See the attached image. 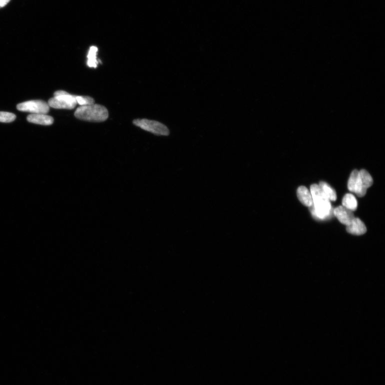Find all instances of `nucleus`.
<instances>
[{"label": "nucleus", "mask_w": 385, "mask_h": 385, "mask_svg": "<svg viewBox=\"0 0 385 385\" xmlns=\"http://www.w3.org/2000/svg\"><path fill=\"white\" fill-rule=\"evenodd\" d=\"M313 204L310 207L312 216L318 220H324L332 218L334 210L330 200L318 186L313 184L310 187Z\"/></svg>", "instance_id": "1"}, {"label": "nucleus", "mask_w": 385, "mask_h": 385, "mask_svg": "<svg viewBox=\"0 0 385 385\" xmlns=\"http://www.w3.org/2000/svg\"><path fill=\"white\" fill-rule=\"evenodd\" d=\"M75 117L80 120L91 122H102L109 116L106 108L99 104L80 106L74 112Z\"/></svg>", "instance_id": "2"}, {"label": "nucleus", "mask_w": 385, "mask_h": 385, "mask_svg": "<svg viewBox=\"0 0 385 385\" xmlns=\"http://www.w3.org/2000/svg\"><path fill=\"white\" fill-rule=\"evenodd\" d=\"M50 107L55 109L73 110L77 104L76 96L64 90L55 92L54 97L49 100Z\"/></svg>", "instance_id": "3"}, {"label": "nucleus", "mask_w": 385, "mask_h": 385, "mask_svg": "<svg viewBox=\"0 0 385 385\" xmlns=\"http://www.w3.org/2000/svg\"><path fill=\"white\" fill-rule=\"evenodd\" d=\"M134 124L142 130L157 136H167L170 134L168 128L162 123L157 121L147 119H138L134 121Z\"/></svg>", "instance_id": "4"}, {"label": "nucleus", "mask_w": 385, "mask_h": 385, "mask_svg": "<svg viewBox=\"0 0 385 385\" xmlns=\"http://www.w3.org/2000/svg\"><path fill=\"white\" fill-rule=\"evenodd\" d=\"M17 109L21 112L34 114H47L50 111V106L48 103L42 100H33L18 104Z\"/></svg>", "instance_id": "5"}, {"label": "nucleus", "mask_w": 385, "mask_h": 385, "mask_svg": "<svg viewBox=\"0 0 385 385\" xmlns=\"http://www.w3.org/2000/svg\"><path fill=\"white\" fill-rule=\"evenodd\" d=\"M334 214L342 224L346 226L350 225L353 220L356 218L352 211L342 206L334 210Z\"/></svg>", "instance_id": "6"}, {"label": "nucleus", "mask_w": 385, "mask_h": 385, "mask_svg": "<svg viewBox=\"0 0 385 385\" xmlns=\"http://www.w3.org/2000/svg\"><path fill=\"white\" fill-rule=\"evenodd\" d=\"M346 230L352 234L361 236L365 234L367 230L362 221L358 218H355L350 225L346 226Z\"/></svg>", "instance_id": "7"}, {"label": "nucleus", "mask_w": 385, "mask_h": 385, "mask_svg": "<svg viewBox=\"0 0 385 385\" xmlns=\"http://www.w3.org/2000/svg\"><path fill=\"white\" fill-rule=\"evenodd\" d=\"M27 120L34 124L43 126H50L54 122L53 118L50 116L42 114H30L27 118Z\"/></svg>", "instance_id": "8"}, {"label": "nucleus", "mask_w": 385, "mask_h": 385, "mask_svg": "<svg viewBox=\"0 0 385 385\" xmlns=\"http://www.w3.org/2000/svg\"><path fill=\"white\" fill-rule=\"evenodd\" d=\"M297 196L300 202L304 205L310 207L313 204L311 192L304 186H300L297 190Z\"/></svg>", "instance_id": "9"}, {"label": "nucleus", "mask_w": 385, "mask_h": 385, "mask_svg": "<svg viewBox=\"0 0 385 385\" xmlns=\"http://www.w3.org/2000/svg\"><path fill=\"white\" fill-rule=\"evenodd\" d=\"M342 206L352 212L356 211L358 207V202L355 196L351 194H346L342 199Z\"/></svg>", "instance_id": "10"}, {"label": "nucleus", "mask_w": 385, "mask_h": 385, "mask_svg": "<svg viewBox=\"0 0 385 385\" xmlns=\"http://www.w3.org/2000/svg\"><path fill=\"white\" fill-rule=\"evenodd\" d=\"M359 173L362 186L367 190L368 188L372 186L373 179L371 175L365 170H362L359 172Z\"/></svg>", "instance_id": "11"}, {"label": "nucleus", "mask_w": 385, "mask_h": 385, "mask_svg": "<svg viewBox=\"0 0 385 385\" xmlns=\"http://www.w3.org/2000/svg\"><path fill=\"white\" fill-rule=\"evenodd\" d=\"M318 186L330 201H336L337 198L336 192L326 182H320Z\"/></svg>", "instance_id": "12"}, {"label": "nucleus", "mask_w": 385, "mask_h": 385, "mask_svg": "<svg viewBox=\"0 0 385 385\" xmlns=\"http://www.w3.org/2000/svg\"><path fill=\"white\" fill-rule=\"evenodd\" d=\"M98 49L96 46H92L90 49L88 58V66L90 68H96L98 64V62L96 58V54Z\"/></svg>", "instance_id": "13"}, {"label": "nucleus", "mask_w": 385, "mask_h": 385, "mask_svg": "<svg viewBox=\"0 0 385 385\" xmlns=\"http://www.w3.org/2000/svg\"><path fill=\"white\" fill-rule=\"evenodd\" d=\"M359 176V172L357 170H354L350 174L348 182V188L352 192H354V190H355Z\"/></svg>", "instance_id": "14"}, {"label": "nucleus", "mask_w": 385, "mask_h": 385, "mask_svg": "<svg viewBox=\"0 0 385 385\" xmlns=\"http://www.w3.org/2000/svg\"><path fill=\"white\" fill-rule=\"evenodd\" d=\"M77 104L81 106L94 104L95 103L94 100L88 96H76Z\"/></svg>", "instance_id": "15"}, {"label": "nucleus", "mask_w": 385, "mask_h": 385, "mask_svg": "<svg viewBox=\"0 0 385 385\" xmlns=\"http://www.w3.org/2000/svg\"><path fill=\"white\" fill-rule=\"evenodd\" d=\"M16 115L8 112H0V122H11L16 119Z\"/></svg>", "instance_id": "16"}, {"label": "nucleus", "mask_w": 385, "mask_h": 385, "mask_svg": "<svg viewBox=\"0 0 385 385\" xmlns=\"http://www.w3.org/2000/svg\"><path fill=\"white\" fill-rule=\"evenodd\" d=\"M10 2V0H0V8L6 6Z\"/></svg>", "instance_id": "17"}]
</instances>
